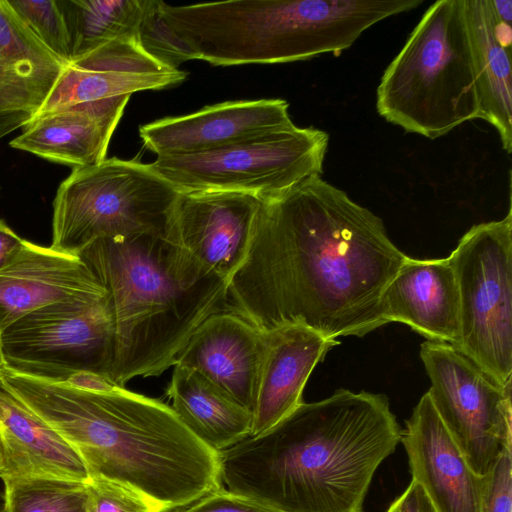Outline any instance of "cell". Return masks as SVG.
I'll use <instances>...</instances> for the list:
<instances>
[{"label":"cell","instance_id":"obj_33","mask_svg":"<svg viewBox=\"0 0 512 512\" xmlns=\"http://www.w3.org/2000/svg\"><path fill=\"white\" fill-rule=\"evenodd\" d=\"M27 242L0 220V271L16 260Z\"/></svg>","mask_w":512,"mask_h":512},{"label":"cell","instance_id":"obj_18","mask_svg":"<svg viewBox=\"0 0 512 512\" xmlns=\"http://www.w3.org/2000/svg\"><path fill=\"white\" fill-rule=\"evenodd\" d=\"M104 294V286L78 255L28 241L0 271V332L41 307Z\"/></svg>","mask_w":512,"mask_h":512},{"label":"cell","instance_id":"obj_34","mask_svg":"<svg viewBox=\"0 0 512 512\" xmlns=\"http://www.w3.org/2000/svg\"><path fill=\"white\" fill-rule=\"evenodd\" d=\"M494 18L502 23H512V0H489Z\"/></svg>","mask_w":512,"mask_h":512},{"label":"cell","instance_id":"obj_24","mask_svg":"<svg viewBox=\"0 0 512 512\" xmlns=\"http://www.w3.org/2000/svg\"><path fill=\"white\" fill-rule=\"evenodd\" d=\"M474 52L480 99V119L498 132L502 148L512 151L511 51L503 47L494 30L489 0H464Z\"/></svg>","mask_w":512,"mask_h":512},{"label":"cell","instance_id":"obj_28","mask_svg":"<svg viewBox=\"0 0 512 512\" xmlns=\"http://www.w3.org/2000/svg\"><path fill=\"white\" fill-rule=\"evenodd\" d=\"M137 40L149 55L171 68L179 69L184 62L196 60L193 51L165 20L160 0H144Z\"/></svg>","mask_w":512,"mask_h":512},{"label":"cell","instance_id":"obj_2","mask_svg":"<svg viewBox=\"0 0 512 512\" xmlns=\"http://www.w3.org/2000/svg\"><path fill=\"white\" fill-rule=\"evenodd\" d=\"M401 436L386 395L338 389L221 451L222 483L280 512H363Z\"/></svg>","mask_w":512,"mask_h":512},{"label":"cell","instance_id":"obj_5","mask_svg":"<svg viewBox=\"0 0 512 512\" xmlns=\"http://www.w3.org/2000/svg\"><path fill=\"white\" fill-rule=\"evenodd\" d=\"M163 16L197 60L215 66L337 56L371 26L400 14L396 0H228L174 6Z\"/></svg>","mask_w":512,"mask_h":512},{"label":"cell","instance_id":"obj_31","mask_svg":"<svg viewBox=\"0 0 512 512\" xmlns=\"http://www.w3.org/2000/svg\"><path fill=\"white\" fill-rule=\"evenodd\" d=\"M173 512H280L256 499L225 487L212 491L195 502Z\"/></svg>","mask_w":512,"mask_h":512},{"label":"cell","instance_id":"obj_36","mask_svg":"<svg viewBox=\"0 0 512 512\" xmlns=\"http://www.w3.org/2000/svg\"><path fill=\"white\" fill-rule=\"evenodd\" d=\"M4 368H5V364H4L2 350H1V344H0V377H1V374H2V371Z\"/></svg>","mask_w":512,"mask_h":512},{"label":"cell","instance_id":"obj_22","mask_svg":"<svg viewBox=\"0 0 512 512\" xmlns=\"http://www.w3.org/2000/svg\"><path fill=\"white\" fill-rule=\"evenodd\" d=\"M0 434L5 461L0 478L53 476L88 482L76 450L0 379Z\"/></svg>","mask_w":512,"mask_h":512},{"label":"cell","instance_id":"obj_9","mask_svg":"<svg viewBox=\"0 0 512 512\" xmlns=\"http://www.w3.org/2000/svg\"><path fill=\"white\" fill-rule=\"evenodd\" d=\"M329 135L295 124L212 151L157 156L151 167L178 191L265 197L321 176Z\"/></svg>","mask_w":512,"mask_h":512},{"label":"cell","instance_id":"obj_37","mask_svg":"<svg viewBox=\"0 0 512 512\" xmlns=\"http://www.w3.org/2000/svg\"><path fill=\"white\" fill-rule=\"evenodd\" d=\"M0 512H6L4 508H0Z\"/></svg>","mask_w":512,"mask_h":512},{"label":"cell","instance_id":"obj_23","mask_svg":"<svg viewBox=\"0 0 512 512\" xmlns=\"http://www.w3.org/2000/svg\"><path fill=\"white\" fill-rule=\"evenodd\" d=\"M167 396L185 426L218 452L251 435L252 413L193 369L174 365Z\"/></svg>","mask_w":512,"mask_h":512},{"label":"cell","instance_id":"obj_35","mask_svg":"<svg viewBox=\"0 0 512 512\" xmlns=\"http://www.w3.org/2000/svg\"><path fill=\"white\" fill-rule=\"evenodd\" d=\"M4 461H5V452H4V446H3L2 437H1V434H0V472L4 468Z\"/></svg>","mask_w":512,"mask_h":512},{"label":"cell","instance_id":"obj_1","mask_svg":"<svg viewBox=\"0 0 512 512\" xmlns=\"http://www.w3.org/2000/svg\"><path fill=\"white\" fill-rule=\"evenodd\" d=\"M408 258L380 217L321 176L261 197L231 309L263 331L304 325L327 339L385 325L382 294Z\"/></svg>","mask_w":512,"mask_h":512},{"label":"cell","instance_id":"obj_30","mask_svg":"<svg viewBox=\"0 0 512 512\" xmlns=\"http://www.w3.org/2000/svg\"><path fill=\"white\" fill-rule=\"evenodd\" d=\"M480 512H512V448L503 447L483 476Z\"/></svg>","mask_w":512,"mask_h":512},{"label":"cell","instance_id":"obj_26","mask_svg":"<svg viewBox=\"0 0 512 512\" xmlns=\"http://www.w3.org/2000/svg\"><path fill=\"white\" fill-rule=\"evenodd\" d=\"M1 479L6 512H90L88 482L53 476Z\"/></svg>","mask_w":512,"mask_h":512},{"label":"cell","instance_id":"obj_8","mask_svg":"<svg viewBox=\"0 0 512 512\" xmlns=\"http://www.w3.org/2000/svg\"><path fill=\"white\" fill-rule=\"evenodd\" d=\"M459 291L454 347L502 386L512 376V211L472 226L448 257Z\"/></svg>","mask_w":512,"mask_h":512},{"label":"cell","instance_id":"obj_11","mask_svg":"<svg viewBox=\"0 0 512 512\" xmlns=\"http://www.w3.org/2000/svg\"><path fill=\"white\" fill-rule=\"evenodd\" d=\"M420 358L432 404L471 469L485 476L512 448L511 385L502 386L453 346L425 341Z\"/></svg>","mask_w":512,"mask_h":512},{"label":"cell","instance_id":"obj_27","mask_svg":"<svg viewBox=\"0 0 512 512\" xmlns=\"http://www.w3.org/2000/svg\"><path fill=\"white\" fill-rule=\"evenodd\" d=\"M27 30L54 56L70 64L71 46L66 21L58 1L7 0Z\"/></svg>","mask_w":512,"mask_h":512},{"label":"cell","instance_id":"obj_14","mask_svg":"<svg viewBox=\"0 0 512 512\" xmlns=\"http://www.w3.org/2000/svg\"><path fill=\"white\" fill-rule=\"evenodd\" d=\"M292 125L289 104L283 99L237 100L141 125L139 136L157 156L183 155L216 150Z\"/></svg>","mask_w":512,"mask_h":512},{"label":"cell","instance_id":"obj_6","mask_svg":"<svg viewBox=\"0 0 512 512\" xmlns=\"http://www.w3.org/2000/svg\"><path fill=\"white\" fill-rule=\"evenodd\" d=\"M376 109L387 122L428 139L480 116L464 0H439L423 14L385 69Z\"/></svg>","mask_w":512,"mask_h":512},{"label":"cell","instance_id":"obj_13","mask_svg":"<svg viewBox=\"0 0 512 512\" xmlns=\"http://www.w3.org/2000/svg\"><path fill=\"white\" fill-rule=\"evenodd\" d=\"M260 202L249 193L180 192L171 229L192 257L229 280L247 254Z\"/></svg>","mask_w":512,"mask_h":512},{"label":"cell","instance_id":"obj_20","mask_svg":"<svg viewBox=\"0 0 512 512\" xmlns=\"http://www.w3.org/2000/svg\"><path fill=\"white\" fill-rule=\"evenodd\" d=\"M66 65L0 0V139L38 115Z\"/></svg>","mask_w":512,"mask_h":512},{"label":"cell","instance_id":"obj_4","mask_svg":"<svg viewBox=\"0 0 512 512\" xmlns=\"http://www.w3.org/2000/svg\"><path fill=\"white\" fill-rule=\"evenodd\" d=\"M77 255L107 292L114 328L110 378L119 386L174 366L199 325L226 309L228 280L182 248L171 227L98 239Z\"/></svg>","mask_w":512,"mask_h":512},{"label":"cell","instance_id":"obj_16","mask_svg":"<svg viewBox=\"0 0 512 512\" xmlns=\"http://www.w3.org/2000/svg\"><path fill=\"white\" fill-rule=\"evenodd\" d=\"M264 341L265 331L224 309L199 325L175 364L197 371L252 413Z\"/></svg>","mask_w":512,"mask_h":512},{"label":"cell","instance_id":"obj_3","mask_svg":"<svg viewBox=\"0 0 512 512\" xmlns=\"http://www.w3.org/2000/svg\"><path fill=\"white\" fill-rule=\"evenodd\" d=\"M1 381L76 450L90 479L125 485L161 512H173L224 487L220 452L160 400L125 387L89 391L9 369Z\"/></svg>","mask_w":512,"mask_h":512},{"label":"cell","instance_id":"obj_29","mask_svg":"<svg viewBox=\"0 0 512 512\" xmlns=\"http://www.w3.org/2000/svg\"><path fill=\"white\" fill-rule=\"evenodd\" d=\"M87 487L90 512H161L151 500L125 485L91 478Z\"/></svg>","mask_w":512,"mask_h":512},{"label":"cell","instance_id":"obj_17","mask_svg":"<svg viewBox=\"0 0 512 512\" xmlns=\"http://www.w3.org/2000/svg\"><path fill=\"white\" fill-rule=\"evenodd\" d=\"M386 324L399 322L428 339L455 347L460 337L457 279L449 258H408L380 303Z\"/></svg>","mask_w":512,"mask_h":512},{"label":"cell","instance_id":"obj_21","mask_svg":"<svg viewBox=\"0 0 512 512\" xmlns=\"http://www.w3.org/2000/svg\"><path fill=\"white\" fill-rule=\"evenodd\" d=\"M130 97H119L37 116L10 146L74 167L106 159L111 137Z\"/></svg>","mask_w":512,"mask_h":512},{"label":"cell","instance_id":"obj_10","mask_svg":"<svg viewBox=\"0 0 512 512\" xmlns=\"http://www.w3.org/2000/svg\"><path fill=\"white\" fill-rule=\"evenodd\" d=\"M5 367L21 375L66 382L89 372L109 379L114 328L107 292L36 309L0 332Z\"/></svg>","mask_w":512,"mask_h":512},{"label":"cell","instance_id":"obj_12","mask_svg":"<svg viewBox=\"0 0 512 512\" xmlns=\"http://www.w3.org/2000/svg\"><path fill=\"white\" fill-rule=\"evenodd\" d=\"M186 77L184 71L149 55L137 38L116 39L66 65L37 116L131 97L138 91L164 89L182 83Z\"/></svg>","mask_w":512,"mask_h":512},{"label":"cell","instance_id":"obj_7","mask_svg":"<svg viewBox=\"0 0 512 512\" xmlns=\"http://www.w3.org/2000/svg\"><path fill=\"white\" fill-rule=\"evenodd\" d=\"M179 194L137 160L112 157L74 167L53 202L51 248L77 255L98 239L166 231Z\"/></svg>","mask_w":512,"mask_h":512},{"label":"cell","instance_id":"obj_19","mask_svg":"<svg viewBox=\"0 0 512 512\" xmlns=\"http://www.w3.org/2000/svg\"><path fill=\"white\" fill-rule=\"evenodd\" d=\"M338 344L304 325L265 331L250 436L266 432L303 403L310 374Z\"/></svg>","mask_w":512,"mask_h":512},{"label":"cell","instance_id":"obj_25","mask_svg":"<svg viewBox=\"0 0 512 512\" xmlns=\"http://www.w3.org/2000/svg\"><path fill=\"white\" fill-rule=\"evenodd\" d=\"M71 46V63L116 39L136 37L144 0H58Z\"/></svg>","mask_w":512,"mask_h":512},{"label":"cell","instance_id":"obj_15","mask_svg":"<svg viewBox=\"0 0 512 512\" xmlns=\"http://www.w3.org/2000/svg\"><path fill=\"white\" fill-rule=\"evenodd\" d=\"M401 443L412 480L437 512H480L483 476L471 469L427 392L405 421Z\"/></svg>","mask_w":512,"mask_h":512},{"label":"cell","instance_id":"obj_32","mask_svg":"<svg viewBox=\"0 0 512 512\" xmlns=\"http://www.w3.org/2000/svg\"><path fill=\"white\" fill-rule=\"evenodd\" d=\"M386 512H437L423 488L414 480L398 496Z\"/></svg>","mask_w":512,"mask_h":512}]
</instances>
